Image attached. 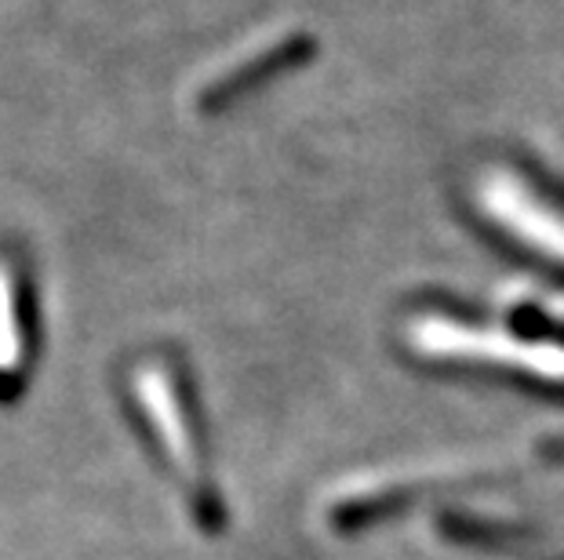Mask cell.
I'll return each mask as SVG.
<instances>
[{
    "instance_id": "6da1fadb",
    "label": "cell",
    "mask_w": 564,
    "mask_h": 560,
    "mask_svg": "<svg viewBox=\"0 0 564 560\" xmlns=\"http://www.w3.org/2000/svg\"><path fill=\"white\" fill-rule=\"evenodd\" d=\"M485 197L496 219L507 222L513 233L528 237L535 248L564 255V219H557V211H550L546 205L539 208V200L528 197L521 183H496Z\"/></svg>"
}]
</instances>
